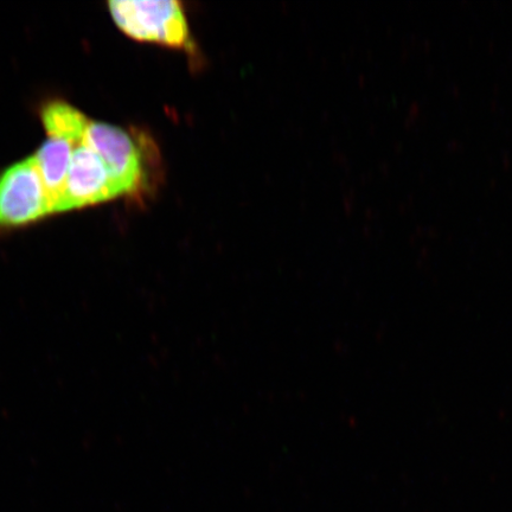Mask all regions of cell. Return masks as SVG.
<instances>
[{"instance_id":"3","label":"cell","mask_w":512,"mask_h":512,"mask_svg":"<svg viewBox=\"0 0 512 512\" xmlns=\"http://www.w3.org/2000/svg\"><path fill=\"white\" fill-rule=\"evenodd\" d=\"M53 214L34 156L0 175V229L28 226Z\"/></svg>"},{"instance_id":"6","label":"cell","mask_w":512,"mask_h":512,"mask_svg":"<svg viewBox=\"0 0 512 512\" xmlns=\"http://www.w3.org/2000/svg\"><path fill=\"white\" fill-rule=\"evenodd\" d=\"M41 119L49 138L64 140L75 146L83 143L91 120L67 102L55 100L43 106Z\"/></svg>"},{"instance_id":"2","label":"cell","mask_w":512,"mask_h":512,"mask_svg":"<svg viewBox=\"0 0 512 512\" xmlns=\"http://www.w3.org/2000/svg\"><path fill=\"white\" fill-rule=\"evenodd\" d=\"M113 21L128 37L170 49L195 51L188 17L177 0L108 3Z\"/></svg>"},{"instance_id":"4","label":"cell","mask_w":512,"mask_h":512,"mask_svg":"<svg viewBox=\"0 0 512 512\" xmlns=\"http://www.w3.org/2000/svg\"><path fill=\"white\" fill-rule=\"evenodd\" d=\"M104 160L85 142L74 147L66 188L56 213L118 198Z\"/></svg>"},{"instance_id":"1","label":"cell","mask_w":512,"mask_h":512,"mask_svg":"<svg viewBox=\"0 0 512 512\" xmlns=\"http://www.w3.org/2000/svg\"><path fill=\"white\" fill-rule=\"evenodd\" d=\"M83 142L104 160L119 197L140 200L160 181L162 158L146 133L91 121Z\"/></svg>"},{"instance_id":"5","label":"cell","mask_w":512,"mask_h":512,"mask_svg":"<svg viewBox=\"0 0 512 512\" xmlns=\"http://www.w3.org/2000/svg\"><path fill=\"white\" fill-rule=\"evenodd\" d=\"M74 147L75 145L64 140L49 138L34 156L53 214H56L66 188Z\"/></svg>"}]
</instances>
